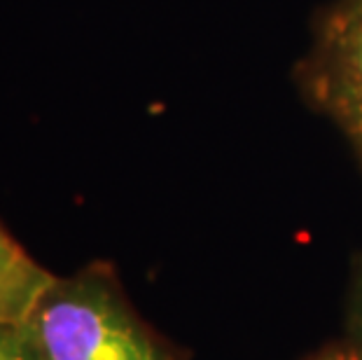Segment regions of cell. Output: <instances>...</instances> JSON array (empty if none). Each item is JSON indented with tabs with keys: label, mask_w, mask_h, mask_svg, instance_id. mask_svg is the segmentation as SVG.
<instances>
[{
	"label": "cell",
	"mask_w": 362,
	"mask_h": 360,
	"mask_svg": "<svg viewBox=\"0 0 362 360\" xmlns=\"http://www.w3.org/2000/svg\"><path fill=\"white\" fill-rule=\"evenodd\" d=\"M306 103L341 129L362 162V0H332L295 68Z\"/></svg>",
	"instance_id": "2"
},
{
	"label": "cell",
	"mask_w": 362,
	"mask_h": 360,
	"mask_svg": "<svg viewBox=\"0 0 362 360\" xmlns=\"http://www.w3.org/2000/svg\"><path fill=\"white\" fill-rule=\"evenodd\" d=\"M0 360H33L19 327L0 325Z\"/></svg>",
	"instance_id": "4"
},
{
	"label": "cell",
	"mask_w": 362,
	"mask_h": 360,
	"mask_svg": "<svg viewBox=\"0 0 362 360\" xmlns=\"http://www.w3.org/2000/svg\"><path fill=\"white\" fill-rule=\"evenodd\" d=\"M325 360H360V358H356L353 354H339V356H329Z\"/></svg>",
	"instance_id": "5"
},
{
	"label": "cell",
	"mask_w": 362,
	"mask_h": 360,
	"mask_svg": "<svg viewBox=\"0 0 362 360\" xmlns=\"http://www.w3.org/2000/svg\"><path fill=\"white\" fill-rule=\"evenodd\" d=\"M19 330L33 360H164L98 274L57 279Z\"/></svg>",
	"instance_id": "1"
},
{
	"label": "cell",
	"mask_w": 362,
	"mask_h": 360,
	"mask_svg": "<svg viewBox=\"0 0 362 360\" xmlns=\"http://www.w3.org/2000/svg\"><path fill=\"white\" fill-rule=\"evenodd\" d=\"M54 281L0 222V325L19 327Z\"/></svg>",
	"instance_id": "3"
}]
</instances>
